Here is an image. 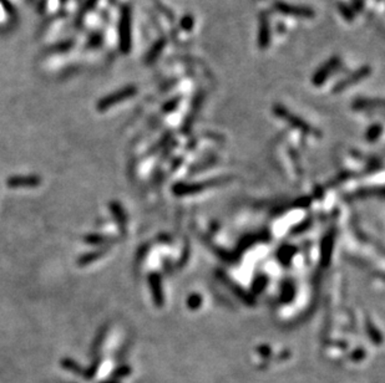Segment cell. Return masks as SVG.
<instances>
[{
  "instance_id": "6",
  "label": "cell",
  "mask_w": 385,
  "mask_h": 383,
  "mask_svg": "<svg viewBox=\"0 0 385 383\" xmlns=\"http://www.w3.org/2000/svg\"><path fill=\"white\" fill-rule=\"evenodd\" d=\"M258 46L260 50H267L271 45V22L267 11H260L258 15Z\"/></svg>"
},
{
  "instance_id": "3",
  "label": "cell",
  "mask_w": 385,
  "mask_h": 383,
  "mask_svg": "<svg viewBox=\"0 0 385 383\" xmlns=\"http://www.w3.org/2000/svg\"><path fill=\"white\" fill-rule=\"evenodd\" d=\"M136 94H137V87L136 86L129 85L123 87V89L117 90L116 92H112L111 95L105 96L104 98H101L99 102H97V110H99V111H106L110 107L134 97Z\"/></svg>"
},
{
  "instance_id": "11",
  "label": "cell",
  "mask_w": 385,
  "mask_h": 383,
  "mask_svg": "<svg viewBox=\"0 0 385 383\" xmlns=\"http://www.w3.org/2000/svg\"><path fill=\"white\" fill-rule=\"evenodd\" d=\"M375 106H383V101L381 100H368V98H358L353 102V109L354 110H363L368 107H375Z\"/></svg>"
},
{
  "instance_id": "12",
  "label": "cell",
  "mask_w": 385,
  "mask_h": 383,
  "mask_svg": "<svg viewBox=\"0 0 385 383\" xmlns=\"http://www.w3.org/2000/svg\"><path fill=\"white\" fill-rule=\"evenodd\" d=\"M337 7H338V10H339L341 17H343L344 20H347V22L350 23L355 19V13L353 11V9L350 8L349 4H347V3H344V2H338Z\"/></svg>"
},
{
  "instance_id": "2",
  "label": "cell",
  "mask_w": 385,
  "mask_h": 383,
  "mask_svg": "<svg viewBox=\"0 0 385 383\" xmlns=\"http://www.w3.org/2000/svg\"><path fill=\"white\" fill-rule=\"evenodd\" d=\"M273 8L282 15L297 17V19H313L315 16V11L311 7H306V5H293L277 0L273 3Z\"/></svg>"
},
{
  "instance_id": "8",
  "label": "cell",
  "mask_w": 385,
  "mask_h": 383,
  "mask_svg": "<svg viewBox=\"0 0 385 383\" xmlns=\"http://www.w3.org/2000/svg\"><path fill=\"white\" fill-rule=\"evenodd\" d=\"M273 112H274V115L279 116V117L285 118V120L291 122V124H293V126L297 127V129L306 131V132L311 131V127H309L305 121H302L299 117H297V116L291 115V112H289L287 109H285L283 106H280V104H276V106L273 107Z\"/></svg>"
},
{
  "instance_id": "18",
  "label": "cell",
  "mask_w": 385,
  "mask_h": 383,
  "mask_svg": "<svg viewBox=\"0 0 385 383\" xmlns=\"http://www.w3.org/2000/svg\"><path fill=\"white\" fill-rule=\"evenodd\" d=\"M364 5H366V2H364V0H352V3H350V8L353 9V11L355 13V15H357L358 13H360V11L363 10Z\"/></svg>"
},
{
  "instance_id": "9",
  "label": "cell",
  "mask_w": 385,
  "mask_h": 383,
  "mask_svg": "<svg viewBox=\"0 0 385 383\" xmlns=\"http://www.w3.org/2000/svg\"><path fill=\"white\" fill-rule=\"evenodd\" d=\"M166 44L167 41L165 37H160L158 40H156V41L153 42V45L150 48V50L147 51L146 56H145V63H146V65H151V63L155 62V61L160 57V55L162 54V51H164Z\"/></svg>"
},
{
  "instance_id": "7",
  "label": "cell",
  "mask_w": 385,
  "mask_h": 383,
  "mask_svg": "<svg viewBox=\"0 0 385 383\" xmlns=\"http://www.w3.org/2000/svg\"><path fill=\"white\" fill-rule=\"evenodd\" d=\"M40 184L42 178L39 176H14L7 181L9 188H34Z\"/></svg>"
},
{
  "instance_id": "14",
  "label": "cell",
  "mask_w": 385,
  "mask_h": 383,
  "mask_svg": "<svg viewBox=\"0 0 385 383\" xmlns=\"http://www.w3.org/2000/svg\"><path fill=\"white\" fill-rule=\"evenodd\" d=\"M108 240H109V238H105V237H103V235H96V234H90L84 238V242L91 244V245H99V244L106 243Z\"/></svg>"
},
{
  "instance_id": "20",
  "label": "cell",
  "mask_w": 385,
  "mask_h": 383,
  "mask_svg": "<svg viewBox=\"0 0 385 383\" xmlns=\"http://www.w3.org/2000/svg\"><path fill=\"white\" fill-rule=\"evenodd\" d=\"M97 2H99V0H88V2L85 3V5H84V8L81 9L80 16H84L85 15V13H88L89 10H91V9L96 5Z\"/></svg>"
},
{
  "instance_id": "17",
  "label": "cell",
  "mask_w": 385,
  "mask_h": 383,
  "mask_svg": "<svg viewBox=\"0 0 385 383\" xmlns=\"http://www.w3.org/2000/svg\"><path fill=\"white\" fill-rule=\"evenodd\" d=\"M381 133V126L380 124H374L368 131V138L369 139H375Z\"/></svg>"
},
{
  "instance_id": "15",
  "label": "cell",
  "mask_w": 385,
  "mask_h": 383,
  "mask_svg": "<svg viewBox=\"0 0 385 383\" xmlns=\"http://www.w3.org/2000/svg\"><path fill=\"white\" fill-rule=\"evenodd\" d=\"M62 365H63V367L68 368V370L72 371V372H74V373H83V370H81L80 366L77 365L76 362L72 361V359H69V358L63 359Z\"/></svg>"
},
{
  "instance_id": "16",
  "label": "cell",
  "mask_w": 385,
  "mask_h": 383,
  "mask_svg": "<svg viewBox=\"0 0 385 383\" xmlns=\"http://www.w3.org/2000/svg\"><path fill=\"white\" fill-rule=\"evenodd\" d=\"M179 101H181V96H176V97H172L171 100H169L166 103L164 104L162 110H164V112L173 111V110H175L176 107L178 106Z\"/></svg>"
},
{
  "instance_id": "5",
  "label": "cell",
  "mask_w": 385,
  "mask_h": 383,
  "mask_svg": "<svg viewBox=\"0 0 385 383\" xmlns=\"http://www.w3.org/2000/svg\"><path fill=\"white\" fill-rule=\"evenodd\" d=\"M370 74H372V68H370L369 65L361 66L357 71L352 72V75H349L348 77H344L341 78L340 81H338V82L335 83V86L333 87V92H341L350 86L357 85L358 82L363 81L364 78L369 77Z\"/></svg>"
},
{
  "instance_id": "19",
  "label": "cell",
  "mask_w": 385,
  "mask_h": 383,
  "mask_svg": "<svg viewBox=\"0 0 385 383\" xmlns=\"http://www.w3.org/2000/svg\"><path fill=\"white\" fill-rule=\"evenodd\" d=\"M101 42H103V36L100 34L92 35L91 40L89 41V48H97L101 45Z\"/></svg>"
},
{
  "instance_id": "4",
  "label": "cell",
  "mask_w": 385,
  "mask_h": 383,
  "mask_svg": "<svg viewBox=\"0 0 385 383\" xmlns=\"http://www.w3.org/2000/svg\"><path fill=\"white\" fill-rule=\"evenodd\" d=\"M340 59L339 56H332L331 59L327 60L323 65H320L319 68L314 71L313 76H312V83L315 87L323 86L324 83L328 81V78L332 76V74L334 71H337L340 66Z\"/></svg>"
},
{
  "instance_id": "10",
  "label": "cell",
  "mask_w": 385,
  "mask_h": 383,
  "mask_svg": "<svg viewBox=\"0 0 385 383\" xmlns=\"http://www.w3.org/2000/svg\"><path fill=\"white\" fill-rule=\"evenodd\" d=\"M106 251H108V249L101 248V249H97V250H95V251L86 252V254H84L83 257L79 258V260H77V265H80V266L89 265V264L92 263V261L97 260L99 258L103 257V255L105 254Z\"/></svg>"
},
{
  "instance_id": "1",
  "label": "cell",
  "mask_w": 385,
  "mask_h": 383,
  "mask_svg": "<svg viewBox=\"0 0 385 383\" xmlns=\"http://www.w3.org/2000/svg\"><path fill=\"white\" fill-rule=\"evenodd\" d=\"M118 46L123 54H129L132 46V11L129 5L121 9L118 20Z\"/></svg>"
},
{
  "instance_id": "13",
  "label": "cell",
  "mask_w": 385,
  "mask_h": 383,
  "mask_svg": "<svg viewBox=\"0 0 385 383\" xmlns=\"http://www.w3.org/2000/svg\"><path fill=\"white\" fill-rule=\"evenodd\" d=\"M193 26H195V17H193L192 14H186L179 20V28L184 31H191Z\"/></svg>"
}]
</instances>
